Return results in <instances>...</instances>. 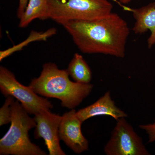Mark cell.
<instances>
[{
	"label": "cell",
	"mask_w": 155,
	"mask_h": 155,
	"mask_svg": "<svg viewBox=\"0 0 155 155\" xmlns=\"http://www.w3.org/2000/svg\"><path fill=\"white\" fill-rule=\"evenodd\" d=\"M67 70L75 82L89 84L91 80V70L82 55L78 53L74 54Z\"/></svg>",
	"instance_id": "obj_12"
},
{
	"label": "cell",
	"mask_w": 155,
	"mask_h": 155,
	"mask_svg": "<svg viewBox=\"0 0 155 155\" xmlns=\"http://www.w3.org/2000/svg\"><path fill=\"white\" fill-rule=\"evenodd\" d=\"M67 69H60L54 63L43 65L41 75L31 81L29 86L37 94L60 100L61 105L74 109L92 91L93 85L70 80Z\"/></svg>",
	"instance_id": "obj_2"
},
{
	"label": "cell",
	"mask_w": 155,
	"mask_h": 155,
	"mask_svg": "<svg viewBox=\"0 0 155 155\" xmlns=\"http://www.w3.org/2000/svg\"><path fill=\"white\" fill-rule=\"evenodd\" d=\"M140 127L146 130L149 137V142H152L155 140V122L153 124L147 125H140Z\"/></svg>",
	"instance_id": "obj_14"
},
{
	"label": "cell",
	"mask_w": 155,
	"mask_h": 155,
	"mask_svg": "<svg viewBox=\"0 0 155 155\" xmlns=\"http://www.w3.org/2000/svg\"><path fill=\"white\" fill-rule=\"evenodd\" d=\"M34 119L36 122L35 137L44 140L49 155H66L60 144L59 127L62 116L50 110H43L35 115Z\"/></svg>",
	"instance_id": "obj_7"
},
{
	"label": "cell",
	"mask_w": 155,
	"mask_h": 155,
	"mask_svg": "<svg viewBox=\"0 0 155 155\" xmlns=\"http://www.w3.org/2000/svg\"><path fill=\"white\" fill-rule=\"evenodd\" d=\"M119 2L122 4L124 5H127V4L130 3L132 0H119Z\"/></svg>",
	"instance_id": "obj_16"
},
{
	"label": "cell",
	"mask_w": 155,
	"mask_h": 155,
	"mask_svg": "<svg viewBox=\"0 0 155 155\" xmlns=\"http://www.w3.org/2000/svg\"><path fill=\"white\" fill-rule=\"evenodd\" d=\"M113 9L108 0H48L47 18L62 25L69 21L99 19Z\"/></svg>",
	"instance_id": "obj_4"
},
{
	"label": "cell",
	"mask_w": 155,
	"mask_h": 155,
	"mask_svg": "<svg viewBox=\"0 0 155 155\" xmlns=\"http://www.w3.org/2000/svg\"><path fill=\"white\" fill-rule=\"evenodd\" d=\"M28 0H19V5L17 10V17L20 19L24 13L26 6L28 4Z\"/></svg>",
	"instance_id": "obj_15"
},
{
	"label": "cell",
	"mask_w": 155,
	"mask_h": 155,
	"mask_svg": "<svg viewBox=\"0 0 155 155\" xmlns=\"http://www.w3.org/2000/svg\"><path fill=\"white\" fill-rule=\"evenodd\" d=\"M0 89L5 97L11 96L19 101L28 114H35L53 108L49 101L39 96L29 86L22 85L5 67H0Z\"/></svg>",
	"instance_id": "obj_5"
},
{
	"label": "cell",
	"mask_w": 155,
	"mask_h": 155,
	"mask_svg": "<svg viewBox=\"0 0 155 155\" xmlns=\"http://www.w3.org/2000/svg\"><path fill=\"white\" fill-rule=\"evenodd\" d=\"M76 114L82 122L91 117L98 116H110L116 121L120 118L127 116L124 111L116 107L111 99L109 91L92 104L76 112Z\"/></svg>",
	"instance_id": "obj_9"
},
{
	"label": "cell",
	"mask_w": 155,
	"mask_h": 155,
	"mask_svg": "<svg viewBox=\"0 0 155 155\" xmlns=\"http://www.w3.org/2000/svg\"><path fill=\"white\" fill-rule=\"evenodd\" d=\"M83 123L72 109L64 114L59 127V135L67 146L76 153H81L88 149V141L81 131Z\"/></svg>",
	"instance_id": "obj_8"
},
{
	"label": "cell",
	"mask_w": 155,
	"mask_h": 155,
	"mask_svg": "<svg viewBox=\"0 0 155 155\" xmlns=\"http://www.w3.org/2000/svg\"><path fill=\"white\" fill-rule=\"evenodd\" d=\"M14 101V97H7L4 105L0 109V126L7 125L11 122L12 105Z\"/></svg>",
	"instance_id": "obj_13"
},
{
	"label": "cell",
	"mask_w": 155,
	"mask_h": 155,
	"mask_svg": "<svg viewBox=\"0 0 155 155\" xmlns=\"http://www.w3.org/2000/svg\"><path fill=\"white\" fill-rule=\"evenodd\" d=\"M12 111L11 126L0 140V155H46L29 138L28 131L36 126L34 119L17 100L12 104Z\"/></svg>",
	"instance_id": "obj_3"
},
{
	"label": "cell",
	"mask_w": 155,
	"mask_h": 155,
	"mask_svg": "<svg viewBox=\"0 0 155 155\" xmlns=\"http://www.w3.org/2000/svg\"><path fill=\"white\" fill-rule=\"evenodd\" d=\"M48 1L28 0L26 8L19 19V27L25 28L35 19H47Z\"/></svg>",
	"instance_id": "obj_11"
},
{
	"label": "cell",
	"mask_w": 155,
	"mask_h": 155,
	"mask_svg": "<svg viewBox=\"0 0 155 155\" xmlns=\"http://www.w3.org/2000/svg\"><path fill=\"white\" fill-rule=\"evenodd\" d=\"M62 25L83 53L119 58L125 56L130 28L127 22L117 13L112 12L95 20L69 21Z\"/></svg>",
	"instance_id": "obj_1"
},
{
	"label": "cell",
	"mask_w": 155,
	"mask_h": 155,
	"mask_svg": "<svg viewBox=\"0 0 155 155\" xmlns=\"http://www.w3.org/2000/svg\"><path fill=\"white\" fill-rule=\"evenodd\" d=\"M113 130L110 140L105 147L108 155H149L141 137L124 118H120Z\"/></svg>",
	"instance_id": "obj_6"
},
{
	"label": "cell",
	"mask_w": 155,
	"mask_h": 155,
	"mask_svg": "<svg viewBox=\"0 0 155 155\" xmlns=\"http://www.w3.org/2000/svg\"><path fill=\"white\" fill-rule=\"evenodd\" d=\"M126 9L132 13L135 20L132 30L135 34L150 31L147 42L148 47L151 48L155 44V2L137 8Z\"/></svg>",
	"instance_id": "obj_10"
}]
</instances>
